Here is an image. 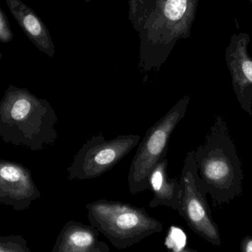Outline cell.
I'll return each instance as SVG.
<instances>
[{
  "instance_id": "8992f818",
  "label": "cell",
  "mask_w": 252,
  "mask_h": 252,
  "mask_svg": "<svg viewBox=\"0 0 252 252\" xmlns=\"http://www.w3.org/2000/svg\"><path fill=\"white\" fill-rule=\"evenodd\" d=\"M250 35L233 34L225 52L234 93L241 109L252 118V58L249 54Z\"/></svg>"
},
{
  "instance_id": "9c48e42d",
  "label": "cell",
  "mask_w": 252,
  "mask_h": 252,
  "mask_svg": "<svg viewBox=\"0 0 252 252\" xmlns=\"http://www.w3.org/2000/svg\"><path fill=\"white\" fill-rule=\"evenodd\" d=\"M9 10L25 35L40 50L53 54V44L44 22L32 8L22 0H4Z\"/></svg>"
},
{
  "instance_id": "30bf717a",
  "label": "cell",
  "mask_w": 252,
  "mask_h": 252,
  "mask_svg": "<svg viewBox=\"0 0 252 252\" xmlns=\"http://www.w3.org/2000/svg\"><path fill=\"white\" fill-rule=\"evenodd\" d=\"M0 252H31L22 235L0 236Z\"/></svg>"
},
{
  "instance_id": "ba28073f",
  "label": "cell",
  "mask_w": 252,
  "mask_h": 252,
  "mask_svg": "<svg viewBox=\"0 0 252 252\" xmlns=\"http://www.w3.org/2000/svg\"><path fill=\"white\" fill-rule=\"evenodd\" d=\"M167 168L168 160L166 157L157 164L149 175L148 184L154 195L149 207L156 208L164 206L177 212L182 198V184L180 179L169 177Z\"/></svg>"
},
{
  "instance_id": "6da1fadb",
  "label": "cell",
  "mask_w": 252,
  "mask_h": 252,
  "mask_svg": "<svg viewBox=\"0 0 252 252\" xmlns=\"http://www.w3.org/2000/svg\"><path fill=\"white\" fill-rule=\"evenodd\" d=\"M198 175L214 207L242 195L244 171L224 117L216 115L204 144L195 150Z\"/></svg>"
},
{
  "instance_id": "5bb4252c",
  "label": "cell",
  "mask_w": 252,
  "mask_h": 252,
  "mask_svg": "<svg viewBox=\"0 0 252 252\" xmlns=\"http://www.w3.org/2000/svg\"><path fill=\"white\" fill-rule=\"evenodd\" d=\"M241 252H252V236L247 235L243 238L240 245Z\"/></svg>"
},
{
  "instance_id": "277c9868",
  "label": "cell",
  "mask_w": 252,
  "mask_h": 252,
  "mask_svg": "<svg viewBox=\"0 0 252 252\" xmlns=\"http://www.w3.org/2000/svg\"><path fill=\"white\" fill-rule=\"evenodd\" d=\"M180 181L182 198L177 213L194 233L214 247H220V231L212 216L207 199L208 192L198 175L195 150L187 154Z\"/></svg>"
},
{
  "instance_id": "7c38bea8",
  "label": "cell",
  "mask_w": 252,
  "mask_h": 252,
  "mask_svg": "<svg viewBox=\"0 0 252 252\" xmlns=\"http://www.w3.org/2000/svg\"><path fill=\"white\" fill-rule=\"evenodd\" d=\"M31 109V104L28 100L25 99H21L15 103L11 111V116L13 119L22 120L29 113Z\"/></svg>"
},
{
  "instance_id": "7a4b0ae2",
  "label": "cell",
  "mask_w": 252,
  "mask_h": 252,
  "mask_svg": "<svg viewBox=\"0 0 252 252\" xmlns=\"http://www.w3.org/2000/svg\"><path fill=\"white\" fill-rule=\"evenodd\" d=\"M86 208L92 226L118 250L129 248L163 230L161 222L142 207L128 203L100 199L89 203Z\"/></svg>"
},
{
  "instance_id": "9a60e30c",
  "label": "cell",
  "mask_w": 252,
  "mask_h": 252,
  "mask_svg": "<svg viewBox=\"0 0 252 252\" xmlns=\"http://www.w3.org/2000/svg\"><path fill=\"white\" fill-rule=\"evenodd\" d=\"M186 244H177L176 248L173 245L169 246L168 250L166 252H198L196 250L188 248L185 247Z\"/></svg>"
},
{
  "instance_id": "3957f363",
  "label": "cell",
  "mask_w": 252,
  "mask_h": 252,
  "mask_svg": "<svg viewBox=\"0 0 252 252\" xmlns=\"http://www.w3.org/2000/svg\"><path fill=\"white\" fill-rule=\"evenodd\" d=\"M190 100L189 95L182 97L145 133L129 169L127 180L130 193L136 195L149 190V175L166 158L172 133L185 118Z\"/></svg>"
},
{
  "instance_id": "4fadbf2b",
  "label": "cell",
  "mask_w": 252,
  "mask_h": 252,
  "mask_svg": "<svg viewBox=\"0 0 252 252\" xmlns=\"http://www.w3.org/2000/svg\"><path fill=\"white\" fill-rule=\"evenodd\" d=\"M0 176L3 179L9 182H18L21 178L19 170L10 166L2 167L0 170Z\"/></svg>"
},
{
  "instance_id": "8fae6325",
  "label": "cell",
  "mask_w": 252,
  "mask_h": 252,
  "mask_svg": "<svg viewBox=\"0 0 252 252\" xmlns=\"http://www.w3.org/2000/svg\"><path fill=\"white\" fill-rule=\"evenodd\" d=\"M13 32L7 16L0 7V42H9L13 39Z\"/></svg>"
},
{
  "instance_id": "5b68a950",
  "label": "cell",
  "mask_w": 252,
  "mask_h": 252,
  "mask_svg": "<svg viewBox=\"0 0 252 252\" xmlns=\"http://www.w3.org/2000/svg\"><path fill=\"white\" fill-rule=\"evenodd\" d=\"M136 134L120 135L106 139L102 133L87 139L69 166V180H87L112 170L140 141Z\"/></svg>"
},
{
  "instance_id": "52a82bcc",
  "label": "cell",
  "mask_w": 252,
  "mask_h": 252,
  "mask_svg": "<svg viewBox=\"0 0 252 252\" xmlns=\"http://www.w3.org/2000/svg\"><path fill=\"white\" fill-rule=\"evenodd\" d=\"M99 235V231L92 225L69 220L58 235L51 252H110Z\"/></svg>"
},
{
  "instance_id": "2e32d148",
  "label": "cell",
  "mask_w": 252,
  "mask_h": 252,
  "mask_svg": "<svg viewBox=\"0 0 252 252\" xmlns=\"http://www.w3.org/2000/svg\"><path fill=\"white\" fill-rule=\"evenodd\" d=\"M249 1H250V2H251V3H252V0H249Z\"/></svg>"
}]
</instances>
